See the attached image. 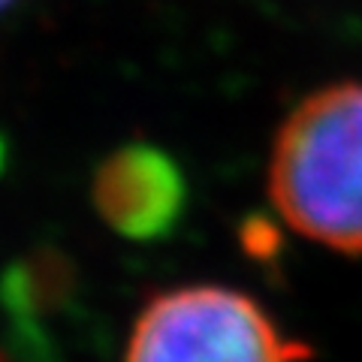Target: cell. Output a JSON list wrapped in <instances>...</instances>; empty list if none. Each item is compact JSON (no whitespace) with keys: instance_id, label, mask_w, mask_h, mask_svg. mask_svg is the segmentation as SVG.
<instances>
[{"instance_id":"obj_1","label":"cell","mask_w":362,"mask_h":362,"mask_svg":"<svg viewBox=\"0 0 362 362\" xmlns=\"http://www.w3.org/2000/svg\"><path fill=\"white\" fill-rule=\"evenodd\" d=\"M272 206L293 230L341 254H362V85L305 97L269 157Z\"/></svg>"},{"instance_id":"obj_2","label":"cell","mask_w":362,"mask_h":362,"mask_svg":"<svg viewBox=\"0 0 362 362\" xmlns=\"http://www.w3.org/2000/svg\"><path fill=\"white\" fill-rule=\"evenodd\" d=\"M311 350L272 314L223 284H187L151 296L136 314L124 362H302Z\"/></svg>"},{"instance_id":"obj_3","label":"cell","mask_w":362,"mask_h":362,"mask_svg":"<svg viewBox=\"0 0 362 362\" xmlns=\"http://www.w3.org/2000/svg\"><path fill=\"white\" fill-rule=\"evenodd\" d=\"M97 218L127 242H157L187 209V181L163 148L127 142L106 154L90 185Z\"/></svg>"},{"instance_id":"obj_4","label":"cell","mask_w":362,"mask_h":362,"mask_svg":"<svg viewBox=\"0 0 362 362\" xmlns=\"http://www.w3.org/2000/svg\"><path fill=\"white\" fill-rule=\"evenodd\" d=\"M13 4H16V0H0V13H6V9L13 6Z\"/></svg>"},{"instance_id":"obj_5","label":"cell","mask_w":362,"mask_h":362,"mask_svg":"<svg viewBox=\"0 0 362 362\" xmlns=\"http://www.w3.org/2000/svg\"><path fill=\"white\" fill-rule=\"evenodd\" d=\"M0 362H6V356H4V354H0Z\"/></svg>"}]
</instances>
